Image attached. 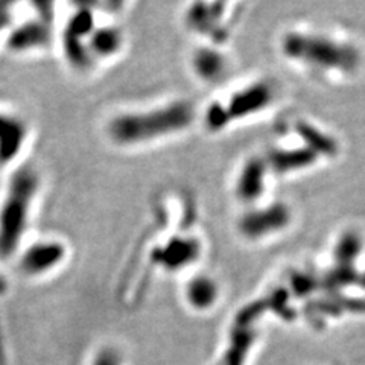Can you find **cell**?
<instances>
[{"label":"cell","instance_id":"cell-1","mask_svg":"<svg viewBox=\"0 0 365 365\" xmlns=\"http://www.w3.org/2000/svg\"><path fill=\"white\" fill-rule=\"evenodd\" d=\"M193 120L195 108L190 102L173 99L111 114L104 123V135L122 150H137L180 135L190 128Z\"/></svg>","mask_w":365,"mask_h":365},{"label":"cell","instance_id":"cell-4","mask_svg":"<svg viewBox=\"0 0 365 365\" xmlns=\"http://www.w3.org/2000/svg\"><path fill=\"white\" fill-rule=\"evenodd\" d=\"M52 38L49 20L40 17L14 26L6 38V48L9 52L20 55L36 53L48 49Z\"/></svg>","mask_w":365,"mask_h":365},{"label":"cell","instance_id":"cell-10","mask_svg":"<svg viewBox=\"0 0 365 365\" xmlns=\"http://www.w3.org/2000/svg\"><path fill=\"white\" fill-rule=\"evenodd\" d=\"M91 365H122V355L114 347H102L95 355Z\"/></svg>","mask_w":365,"mask_h":365},{"label":"cell","instance_id":"cell-2","mask_svg":"<svg viewBox=\"0 0 365 365\" xmlns=\"http://www.w3.org/2000/svg\"><path fill=\"white\" fill-rule=\"evenodd\" d=\"M41 186V175L31 165L19 166L9 175L0 195V259L16 256L25 245Z\"/></svg>","mask_w":365,"mask_h":365},{"label":"cell","instance_id":"cell-6","mask_svg":"<svg viewBox=\"0 0 365 365\" xmlns=\"http://www.w3.org/2000/svg\"><path fill=\"white\" fill-rule=\"evenodd\" d=\"M200 255V242L197 239L182 237L173 239L154 251L155 264L166 272H178L186 267L197 264Z\"/></svg>","mask_w":365,"mask_h":365},{"label":"cell","instance_id":"cell-9","mask_svg":"<svg viewBox=\"0 0 365 365\" xmlns=\"http://www.w3.org/2000/svg\"><path fill=\"white\" fill-rule=\"evenodd\" d=\"M224 56L212 48H201L192 53L190 66L195 75L204 81L218 78L224 68Z\"/></svg>","mask_w":365,"mask_h":365},{"label":"cell","instance_id":"cell-7","mask_svg":"<svg viewBox=\"0 0 365 365\" xmlns=\"http://www.w3.org/2000/svg\"><path fill=\"white\" fill-rule=\"evenodd\" d=\"M125 43H127V36H125L123 29L118 25H113V23H110V25H96L87 38L90 55L96 64L120 55L125 49Z\"/></svg>","mask_w":365,"mask_h":365},{"label":"cell","instance_id":"cell-8","mask_svg":"<svg viewBox=\"0 0 365 365\" xmlns=\"http://www.w3.org/2000/svg\"><path fill=\"white\" fill-rule=\"evenodd\" d=\"M220 299V284L207 274H197L185 284V300L197 312L209 311Z\"/></svg>","mask_w":365,"mask_h":365},{"label":"cell","instance_id":"cell-5","mask_svg":"<svg viewBox=\"0 0 365 365\" xmlns=\"http://www.w3.org/2000/svg\"><path fill=\"white\" fill-rule=\"evenodd\" d=\"M29 139V127L19 114L0 108V165L14 163Z\"/></svg>","mask_w":365,"mask_h":365},{"label":"cell","instance_id":"cell-3","mask_svg":"<svg viewBox=\"0 0 365 365\" xmlns=\"http://www.w3.org/2000/svg\"><path fill=\"white\" fill-rule=\"evenodd\" d=\"M19 271L29 279H41L58 271L67 260L68 250L60 239H38L19 251Z\"/></svg>","mask_w":365,"mask_h":365}]
</instances>
